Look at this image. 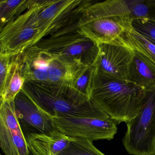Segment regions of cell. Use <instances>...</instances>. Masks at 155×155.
I'll return each mask as SVG.
<instances>
[{"mask_svg":"<svg viewBox=\"0 0 155 155\" xmlns=\"http://www.w3.org/2000/svg\"><path fill=\"white\" fill-rule=\"evenodd\" d=\"M78 22L45 37L35 46L53 55L78 60L85 66H94L98 44L81 32Z\"/></svg>","mask_w":155,"mask_h":155,"instance_id":"cell-5","label":"cell"},{"mask_svg":"<svg viewBox=\"0 0 155 155\" xmlns=\"http://www.w3.org/2000/svg\"><path fill=\"white\" fill-rule=\"evenodd\" d=\"M34 2L32 0H1L0 1L1 28L27 11Z\"/></svg>","mask_w":155,"mask_h":155,"instance_id":"cell-18","label":"cell"},{"mask_svg":"<svg viewBox=\"0 0 155 155\" xmlns=\"http://www.w3.org/2000/svg\"><path fill=\"white\" fill-rule=\"evenodd\" d=\"M131 50L133 55L127 81L133 83L144 91L155 87V64L142 54Z\"/></svg>","mask_w":155,"mask_h":155,"instance_id":"cell-13","label":"cell"},{"mask_svg":"<svg viewBox=\"0 0 155 155\" xmlns=\"http://www.w3.org/2000/svg\"><path fill=\"white\" fill-rule=\"evenodd\" d=\"M14 102L16 116L25 137L49 133L55 130L52 117L42 110L22 90Z\"/></svg>","mask_w":155,"mask_h":155,"instance_id":"cell-10","label":"cell"},{"mask_svg":"<svg viewBox=\"0 0 155 155\" xmlns=\"http://www.w3.org/2000/svg\"><path fill=\"white\" fill-rule=\"evenodd\" d=\"M125 0L86 1L78 22L79 29L99 44L113 41L131 27Z\"/></svg>","mask_w":155,"mask_h":155,"instance_id":"cell-3","label":"cell"},{"mask_svg":"<svg viewBox=\"0 0 155 155\" xmlns=\"http://www.w3.org/2000/svg\"><path fill=\"white\" fill-rule=\"evenodd\" d=\"M130 21H155V0H125Z\"/></svg>","mask_w":155,"mask_h":155,"instance_id":"cell-19","label":"cell"},{"mask_svg":"<svg viewBox=\"0 0 155 155\" xmlns=\"http://www.w3.org/2000/svg\"></svg>","mask_w":155,"mask_h":155,"instance_id":"cell-24","label":"cell"},{"mask_svg":"<svg viewBox=\"0 0 155 155\" xmlns=\"http://www.w3.org/2000/svg\"><path fill=\"white\" fill-rule=\"evenodd\" d=\"M85 2L82 0H54L43 9L38 16L39 34L33 46L45 37L78 21Z\"/></svg>","mask_w":155,"mask_h":155,"instance_id":"cell-8","label":"cell"},{"mask_svg":"<svg viewBox=\"0 0 155 155\" xmlns=\"http://www.w3.org/2000/svg\"><path fill=\"white\" fill-rule=\"evenodd\" d=\"M117 39L130 48L142 54L155 65V45L135 31L132 27L123 31Z\"/></svg>","mask_w":155,"mask_h":155,"instance_id":"cell-16","label":"cell"},{"mask_svg":"<svg viewBox=\"0 0 155 155\" xmlns=\"http://www.w3.org/2000/svg\"><path fill=\"white\" fill-rule=\"evenodd\" d=\"M55 130L70 137L90 141L114 138L117 123L110 116L106 117H52Z\"/></svg>","mask_w":155,"mask_h":155,"instance_id":"cell-7","label":"cell"},{"mask_svg":"<svg viewBox=\"0 0 155 155\" xmlns=\"http://www.w3.org/2000/svg\"><path fill=\"white\" fill-rule=\"evenodd\" d=\"M25 82L21 71L20 55L14 56L5 86L0 90L1 103L14 101L16 96L23 89Z\"/></svg>","mask_w":155,"mask_h":155,"instance_id":"cell-15","label":"cell"},{"mask_svg":"<svg viewBox=\"0 0 155 155\" xmlns=\"http://www.w3.org/2000/svg\"><path fill=\"white\" fill-rule=\"evenodd\" d=\"M22 90L52 117L96 118L109 116L91 99H86L70 87L26 81Z\"/></svg>","mask_w":155,"mask_h":155,"instance_id":"cell-1","label":"cell"},{"mask_svg":"<svg viewBox=\"0 0 155 155\" xmlns=\"http://www.w3.org/2000/svg\"><path fill=\"white\" fill-rule=\"evenodd\" d=\"M98 45V55L94 65L96 73L127 81L133 57L132 50L117 39Z\"/></svg>","mask_w":155,"mask_h":155,"instance_id":"cell-9","label":"cell"},{"mask_svg":"<svg viewBox=\"0 0 155 155\" xmlns=\"http://www.w3.org/2000/svg\"><path fill=\"white\" fill-rule=\"evenodd\" d=\"M58 155H105L87 140L71 137L67 148Z\"/></svg>","mask_w":155,"mask_h":155,"instance_id":"cell-21","label":"cell"},{"mask_svg":"<svg viewBox=\"0 0 155 155\" xmlns=\"http://www.w3.org/2000/svg\"><path fill=\"white\" fill-rule=\"evenodd\" d=\"M95 74L94 66H86L72 84L71 88L86 99L91 100V89Z\"/></svg>","mask_w":155,"mask_h":155,"instance_id":"cell-20","label":"cell"},{"mask_svg":"<svg viewBox=\"0 0 155 155\" xmlns=\"http://www.w3.org/2000/svg\"><path fill=\"white\" fill-rule=\"evenodd\" d=\"M131 25L135 31L144 36L155 45V21L134 20L131 21Z\"/></svg>","mask_w":155,"mask_h":155,"instance_id":"cell-22","label":"cell"},{"mask_svg":"<svg viewBox=\"0 0 155 155\" xmlns=\"http://www.w3.org/2000/svg\"><path fill=\"white\" fill-rule=\"evenodd\" d=\"M28 144L29 148V153L28 155H39L38 152L36 151L34 148L33 147V146L28 142Z\"/></svg>","mask_w":155,"mask_h":155,"instance_id":"cell-23","label":"cell"},{"mask_svg":"<svg viewBox=\"0 0 155 155\" xmlns=\"http://www.w3.org/2000/svg\"><path fill=\"white\" fill-rule=\"evenodd\" d=\"M126 124L122 143L128 153L155 155V86L145 91L138 113Z\"/></svg>","mask_w":155,"mask_h":155,"instance_id":"cell-6","label":"cell"},{"mask_svg":"<svg viewBox=\"0 0 155 155\" xmlns=\"http://www.w3.org/2000/svg\"><path fill=\"white\" fill-rule=\"evenodd\" d=\"M26 137L31 141L41 143L50 148L55 155H58L67 148L71 139V137H68L57 130L45 134H30L27 135Z\"/></svg>","mask_w":155,"mask_h":155,"instance_id":"cell-17","label":"cell"},{"mask_svg":"<svg viewBox=\"0 0 155 155\" xmlns=\"http://www.w3.org/2000/svg\"><path fill=\"white\" fill-rule=\"evenodd\" d=\"M145 91L126 81L95 72L91 99L117 124L131 120L142 106Z\"/></svg>","mask_w":155,"mask_h":155,"instance_id":"cell-2","label":"cell"},{"mask_svg":"<svg viewBox=\"0 0 155 155\" xmlns=\"http://www.w3.org/2000/svg\"><path fill=\"white\" fill-rule=\"evenodd\" d=\"M0 147L5 155H28L29 148L21 127L9 128L0 121Z\"/></svg>","mask_w":155,"mask_h":155,"instance_id":"cell-14","label":"cell"},{"mask_svg":"<svg viewBox=\"0 0 155 155\" xmlns=\"http://www.w3.org/2000/svg\"><path fill=\"white\" fill-rule=\"evenodd\" d=\"M54 55L49 70V83L71 88L86 66L78 60Z\"/></svg>","mask_w":155,"mask_h":155,"instance_id":"cell-12","label":"cell"},{"mask_svg":"<svg viewBox=\"0 0 155 155\" xmlns=\"http://www.w3.org/2000/svg\"><path fill=\"white\" fill-rule=\"evenodd\" d=\"M53 2L34 1L27 11L1 28L0 55L18 56L33 46L40 32L39 14Z\"/></svg>","mask_w":155,"mask_h":155,"instance_id":"cell-4","label":"cell"},{"mask_svg":"<svg viewBox=\"0 0 155 155\" xmlns=\"http://www.w3.org/2000/svg\"><path fill=\"white\" fill-rule=\"evenodd\" d=\"M55 57L35 45L20 54L21 71L26 81L49 83V70Z\"/></svg>","mask_w":155,"mask_h":155,"instance_id":"cell-11","label":"cell"}]
</instances>
